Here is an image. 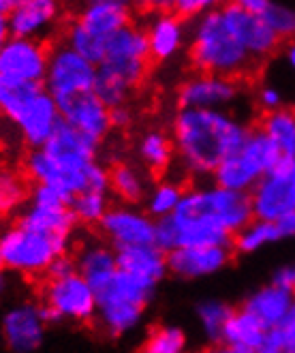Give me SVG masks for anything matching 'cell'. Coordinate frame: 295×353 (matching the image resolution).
<instances>
[{"label": "cell", "instance_id": "obj_1", "mask_svg": "<svg viewBox=\"0 0 295 353\" xmlns=\"http://www.w3.org/2000/svg\"><path fill=\"white\" fill-rule=\"evenodd\" d=\"M250 127L229 112L178 110L172 124L176 157L186 174L212 176L216 168L238 154L250 135Z\"/></svg>", "mask_w": 295, "mask_h": 353}, {"label": "cell", "instance_id": "obj_2", "mask_svg": "<svg viewBox=\"0 0 295 353\" xmlns=\"http://www.w3.org/2000/svg\"><path fill=\"white\" fill-rule=\"evenodd\" d=\"M188 54H191L193 67L205 75L238 79L252 65L250 54L225 22L221 5L207 9L193 22Z\"/></svg>", "mask_w": 295, "mask_h": 353}, {"label": "cell", "instance_id": "obj_3", "mask_svg": "<svg viewBox=\"0 0 295 353\" xmlns=\"http://www.w3.org/2000/svg\"><path fill=\"white\" fill-rule=\"evenodd\" d=\"M178 223L203 225L236 238L255 219L248 193L221 189L216 184L186 189L174 214Z\"/></svg>", "mask_w": 295, "mask_h": 353}, {"label": "cell", "instance_id": "obj_4", "mask_svg": "<svg viewBox=\"0 0 295 353\" xmlns=\"http://www.w3.org/2000/svg\"><path fill=\"white\" fill-rule=\"evenodd\" d=\"M156 285L126 274L122 270L96 292V323L112 339H120L137 330L143 308L152 300Z\"/></svg>", "mask_w": 295, "mask_h": 353}, {"label": "cell", "instance_id": "obj_5", "mask_svg": "<svg viewBox=\"0 0 295 353\" xmlns=\"http://www.w3.org/2000/svg\"><path fill=\"white\" fill-rule=\"evenodd\" d=\"M69 238L45 236L30 232L19 223L9 225L0 232V251H3L5 270H13L24 276L48 274L52 261L69 253Z\"/></svg>", "mask_w": 295, "mask_h": 353}, {"label": "cell", "instance_id": "obj_6", "mask_svg": "<svg viewBox=\"0 0 295 353\" xmlns=\"http://www.w3.org/2000/svg\"><path fill=\"white\" fill-rule=\"evenodd\" d=\"M94 81H96V65H92L90 60L79 56L65 43L54 46L50 50L48 75L43 81V88L58 105L79 94L94 92Z\"/></svg>", "mask_w": 295, "mask_h": 353}, {"label": "cell", "instance_id": "obj_7", "mask_svg": "<svg viewBox=\"0 0 295 353\" xmlns=\"http://www.w3.org/2000/svg\"><path fill=\"white\" fill-rule=\"evenodd\" d=\"M41 310L48 323L92 321L96 317V292L79 274L48 281L41 294Z\"/></svg>", "mask_w": 295, "mask_h": 353}, {"label": "cell", "instance_id": "obj_8", "mask_svg": "<svg viewBox=\"0 0 295 353\" xmlns=\"http://www.w3.org/2000/svg\"><path fill=\"white\" fill-rule=\"evenodd\" d=\"M252 214L259 221L276 223L295 210V163L281 161L267 176H263L250 193Z\"/></svg>", "mask_w": 295, "mask_h": 353}, {"label": "cell", "instance_id": "obj_9", "mask_svg": "<svg viewBox=\"0 0 295 353\" xmlns=\"http://www.w3.org/2000/svg\"><path fill=\"white\" fill-rule=\"evenodd\" d=\"M148 62L143 60H122V58H105L96 67L94 94L110 110L126 105L133 90L145 79Z\"/></svg>", "mask_w": 295, "mask_h": 353}, {"label": "cell", "instance_id": "obj_10", "mask_svg": "<svg viewBox=\"0 0 295 353\" xmlns=\"http://www.w3.org/2000/svg\"><path fill=\"white\" fill-rule=\"evenodd\" d=\"M240 92L238 79L197 73L178 88V105L180 110L227 112L240 99Z\"/></svg>", "mask_w": 295, "mask_h": 353}, {"label": "cell", "instance_id": "obj_11", "mask_svg": "<svg viewBox=\"0 0 295 353\" xmlns=\"http://www.w3.org/2000/svg\"><path fill=\"white\" fill-rule=\"evenodd\" d=\"M48 62L50 50L43 41L11 37L0 50V77L24 81V84H43Z\"/></svg>", "mask_w": 295, "mask_h": 353}, {"label": "cell", "instance_id": "obj_12", "mask_svg": "<svg viewBox=\"0 0 295 353\" xmlns=\"http://www.w3.org/2000/svg\"><path fill=\"white\" fill-rule=\"evenodd\" d=\"M101 232L114 251L154 244L156 221L137 205H116L101 221Z\"/></svg>", "mask_w": 295, "mask_h": 353}, {"label": "cell", "instance_id": "obj_13", "mask_svg": "<svg viewBox=\"0 0 295 353\" xmlns=\"http://www.w3.org/2000/svg\"><path fill=\"white\" fill-rule=\"evenodd\" d=\"M225 22L229 24L231 32L244 46L252 60H263L278 50L281 39L274 32L261 15L246 11L240 3L221 5Z\"/></svg>", "mask_w": 295, "mask_h": 353}, {"label": "cell", "instance_id": "obj_14", "mask_svg": "<svg viewBox=\"0 0 295 353\" xmlns=\"http://www.w3.org/2000/svg\"><path fill=\"white\" fill-rule=\"evenodd\" d=\"M3 339L13 353H32L45 339L48 321L41 304L19 302L3 315Z\"/></svg>", "mask_w": 295, "mask_h": 353}, {"label": "cell", "instance_id": "obj_15", "mask_svg": "<svg viewBox=\"0 0 295 353\" xmlns=\"http://www.w3.org/2000/svg\"><path fill=\"white\" fill-rule=\"evenodd\" d=\"M62 15V7L56 0H15L11 13L7 15L9 32L15 39L43 41Z\"/></svg>", "mask_w": 295, "mask_h": 353}, {"label": "cell", "instance_id": "obj_16", "mask_svg": "<svg viewBox=\"0 0 295 353\" xmlns=\"http://www.w3.org/2000/svg\"><path fill=\"white\" fill-rule=\"evenodd\" d=\"M231 246H193V248H176L167 255L170 272L186 279H207L214 276L229 265Z\"/></svg>", "mask_w": 295, "mask_h": 353}, {"label": "cell", "instance_id": "obj_17", "mask_svg": "<svg viewBox=\"0 0 295 353\" xmlns=\"http://www.w3.org/2000/svg\"><path fill=\"white\" fill-rule=\"evenodd\" d=\"M131 17L133 9L124 0H92V3L83 5L73 19L88 34L108 46L118 30L133 24Z\"/></svg>", "mask_w": 295, "mask_h": 353}, {"label": "cell", "instance_id": "obj_18", "mask_svg": "<svg viewBox=\"0 0 295 353\" xmlns=\"http://www.w3.org/2000/svg\"><path fill=\"white\" fill-rule=\"evenodd\" d=\"M62 122L60 108L58 103L48 94V90H41L28 105L26 110L19 114V118L13 122L22 139L26 141V146L32 150L43 148L56 127Z\"/></svg>", "mask_w": 295, "mask_h": 353}, {"label": "cell", "instance_id": "obj_19", "mask_svg": "<svg viewBox=\"0 0 295 353\" xmlns=\"http://www.w3.org/2000/svg\"><path fill=\"white\" fill-rule=\"evenodd\" d=\"M150 46V58L165 62L180 54L186 41V26L174 11H170V3L165 5V11L154 9L148 13L145 24H141Z\"/></svg>", "mask_w": 295, "mask_h": 353}, {"label": "cell", "instance_id": "obj_20", "mask_svg": "<svg viewBox=\"0 0 295 353\" xmlns=\"http://www.w3.org/2000/svg\"><path fill=\"white\" fill-rule=\"evenodd\" d=\"M58 108H60L62 122H67L69 127L77 129L79 133L88 135L99 143L112 131L110 108L94 92L79 94Z\"/></svg>", "mask_w": 295, "mask_h": 353}, {"label": "cell", "instance_id": "obj_21", "mask_svg": "<svg viewBox=\"0 0 295 353\" xmlns=\"http://www.w3.org/2000/svg\"><path fill=\"white\" fill-rule=\"evenodd\" d=\"M77 263V274L86 281L94 292L103 285H108L110 279L118 272V259L116 251L101 240H88L79 246V251L75 255Z\"/></svg>", "mask_w": 295, "mask_h": 353}, {"label": "cell", "instance_id": "obj_22", "mask_svg": "<svg viewBox=\"0 0 295 353\" xmlns=\"http://www.w3.org/2000/svg\"><path fill=\"white\" fill-rule=\"evenodd\" d=\"M295 302V294L289 292L285 287H278V285H263L259 287L257 292H252L246 302H244V310L259 319L267 330H274L283 323V319L289 315V310Z\"/></svg>", "mask_w": 295, "mask_h": 353}, {"label": "cell", "instance_id": "obj_23", "mask_svg": "<svg viewBox=\"0 0 295 353\" xmlns=\"http://www.w3.org/2000/svg\"><path fill=\"white\" fill-rule=\"evenodd\" d=\"M116 259H118V270H122V272L156 283V285L161 279H165L167 272H170L167 253H163L154 244L120 248V251H116Z\"/></svg>", "mask_w": 295, "mask_h": 353}, {"label": "cell", "instance_id": "obj_24", "mask_svg": "<svg viewBox=\"0 0 295 353\" xmlns=\"http://www.w3.org/2000/svg\"><path fill=\"white\" fill-rule=\"evenodd\" d=\"M22 227L37 234H45V236H62V238H71L77 219L73 216L71 208H45V205H34L28 203L17 221Z\"/></svg>", "mask_w": 295, "mask_h": 353}, {"label": "cell", "instance_id": "obj_25", "mask_svg": "<svg viewBox=\"0 0 295 353\" xmlns=\"http://www.w3.org/2000/svg\"><path fill=\"white\" fill-rule=\"evenodd\" d=\"M238 154H240V159L248 165L250 172L255 174L259 180L263 176H267L283 161V154H281L278 146L261 129L250 131V135H248V139L244 143V148Z\"/></svg>", "mask_w": 295, "mask_h": 353}, {"label": "cell", "instance_id": "obj_26", "mask_svg": "<svg viewBox=\"0 0 295 353\" xmlns=\"http://www.w3.org/2000/svg\"><path fill=\"white\" fill-rule=\"evenodd\" d=\"M110 191H114L126 205H135L150 193V180L137 165L118 163L110 172Z\"/></svg>", "mask_w": 295, "mask_h": 353}, {"label": "cell", "instance_id": "obj_27", "mask_svg": "<svg viewBox=\"0 0 295 353\" xmlns=\"http://www.w3.org/2000/svg\"><path fill=\"white\" fill-rule=\"evenodd\" d=\"M267 332L269 330L259 319L252 317L248 310L240 308V310H234V315H231V319H229V323L225 327L223 345L257 351Z\"/></svg>", "mask_w": 295, "mask_h": 353}, {"label": "cell", "instance_id": "obj_28", "mask_svg": "<svg viewBox=\"0 0 295 353\" xmlns=\"http://www.w3.org/2000/svg\"><path fill=\"white\" fill-rule=\"evenodd\" d=\"M259 129L276 143L285 161L295 163V110L283 108L265 114Z\"/></svg>", "mask_w": 295, "mask_h": 353}, {"label": "cell", "instance_id": "obj_29", "mask_svg": "<svg viewBox=\"0 0 295 353\" xmlns=\"http://www.w3.org/2000/svg\"><path fill=\"white\" fill-rule=\"evenodd\" d=\"M105 58H122V60H150V46L141 24H129L118 30L108 43Z\"/></svg>", "mask_w": 295, "mask_h": 353}, {"label": "cell", "instance_id": "obj_30", "mask_svg": "<svg viewBox=\"0 0 295 353\" xmlns=\"http://www.w3.org/2000/svg\"><path fill=\"white\" fill-rule=\"evenodd\" d=\"M234 315V308L218 298H207L197 304V321L210 345H223L225 327Z\"/></svg>", "mask_w": 295, "mask_h": 353}, {"label": "cell", "instance_id": "obj_31", "mask_svg": "<svg viewBox=\"0 0 295 353\" xmlns=\"http://www.w3.org/2000/svg\"><path fill=\"white\" fill-rule=\"evenodd\" d=\"M137 152L141 163L152 172H165L176 157L172 135H167L159 129H152L141 135Z\"/></svg>", "mask_w": 295, "mask_h": 353}, {"label": "cell", "instance_id": "obj_32", "mask_svg": "<svg viewBox=\"0 0 295 353\" xmlns=\"http://www.w3.org/2000/svg\"><path fill=\"white\" fill-rule=\"evenodd\" d=\"M41 90L43 84H24V81L0 77V116L15 122Z\"/></svg>", "mask_w": 295, "mask_h": 353}, {"label": "cell", "instance_id": "obj_33", "mask_svg": "<svg viewBox=\"0 0 295 353\" xmlns=\"http://www.w3.org/2000/svg\"><path fill=\"white\" fill-rule=\"evenodd\" d=\"M184 191L186 189H182L178 182H172V180L159 182L156 186H152L150 193L145 197V212L154 221L174 216L184 197Z\"/></svg>", "mask_w": 295, "mask_h": 353}, {"label": "cell", "instance_id": "obj_34", "mask_svg": "<svg viewBox=\"0 0 295 353\" xmlns=\"http://www.w3.org/2000/svg\"><path fill=\"white\" fill-rule=\"evenodd\" d=\"M28 197L30 191L22 174H17L7 165H0V216H9L22 210Z\"/></svg>", "mask_w": 295, "mask_h": 353}, {"label": "cell", "instance_id": "obj_35", "mask_svg": "<svg viewBox=\"0 0 295 353\" xmlns=\"http://www.w3.org/2000/svg\"><path fill=\"white\" fill-rule=\"evenodd\" d=\"M281 240L278 227L276 223H267V221H259L252 219L244 230L234 238V248L240 253H257L263 246L274 244Z\"/></svg>", "mask_w": 295, "mask_h": 353}, {"label": "cell", "instance_id": "obj_36", "mask_svg": "<svg viewBox=\"0 0 295 353\" xmlns=\"http://www.w3.org/2000/svg\"><path fill=\"white\" fill-rule=\"evenodd\" d=\"M188 339L178 325H159L145 339L141 353H186Z\"/></svg>", "mask_w": 295, "mask_h": 353}, {"label": "cell", "instance_id": "obj_37", "mask_svg": "<svg viewBox=\"0 0 295 353\" xmlns=\"http://www.w3.org/2000/svg\"><path fill=\"white\" fill-rule=\"evenodd\" d=\"M71 212L77 219V223L86 225H101L105 214L110 212V197L108 193H96V191H86L71 201Z\"/></svg>", "mask_w": 295, "mask_h": 353}, {"label": "cell", "instance_id": "obj_38", "mask_svg": "<svg viewBox=\"0 0 295 353\" xmlns=\"http://www.w3.org/2000/svg\"><path fill=\"white\" fill-rule=\"evenodd\" d=\"M267 26L278 34V39H295V5L293 3H274V0H265L263 11L259 13Z\"/></svg>", "mask_w": 295, "mask_h": 353}, {"label": "cell", "instance_id": "obj_39", "mask_svg": "<svg viewBox=\"0 0 295 353\" xmlns=\"http://www.w3.org/2000/svg\"><path fill=\"white\" fill-rule=\"evenodd\" d=\"M73 197L67 195L65 191L56 189V186H48V184H34L30 189V203L34 205H45V208H71Z\"/></svg>", "mask_w": 295, "mask_h": 353}, {"label": "cell", "instance_id": "obj_40", "mask_svg": "<svg viewBox=\"0 0 295 353\" xmlns=\"http://www.w3.org/2000/svg\"><path fill=\"white\" fill-rule=\"evenodd\" d=\"M257 103H259V108L265 114H272V112H278V110L285 108V94H283V90L278 86L263 84L257 90Z\"/></svg>", "mask_w": 295, "mask_h": 353}, {"label": "cell", "instance_id": "obj_41", "mask_svg": "<svg viewBox=\"0 0 295 353\" xmlns=\"http://www.w3.org/2000/svg\"><path fill=\"white\" fill-rule=\"evenodd\" d=\"M212 7L214 5L207 3V0H176V3H170V11H174L180 19H197Z\"/></svg>", "mask_w": 295, "mask_h": 353}, {"label": "cell", "instance_id": "obj_42", "mask_svg": "<svg viewBox=\"0 0 295 353\" xmlns=\"http://www.w3.org/2000/svg\"><path fill=\"white\" fill-rule=\"evenodd\" d=\"M77 274V263H75V257L65 253L60 255L52 261L50 270H48V281H60V279H69Z\"/></svg>", "mask_w": 295, "mask_h": 353}, {"label": "cell", "instance_id": "obj_43", "mask_svg": "<svg viewBox=\"0 0 295 353\" xmlns=\"http://www.w3.org/2000/svg\"><path fill=\"white\" fill-rule=\"evenodd\" d=\"M276 336L281 339L285 351H295V302L289 310V315L283 319V323L278 327H274Z\"/></svg>", "mask_w": 295, "mask_h": 353}, {"label": "cell", "instance_id": "obj_44", "mask_svg": "<svg viewBox=\"0 0 295 353\" xmlns=\"http://www.w3.org/2000/svg\"><path fill=\"white\" fill-rule=\"evenodd\" d=\"M272 283L278 285V287H285V289H289V292L295 294V263L278 268L276 272H274V276H272Z\"/></svg>", "mask_w": 295, "mask_h": 353}, {"label": "cell", "instance_id": "obj_45", "mask_svg": "<svg viewBox=\"0 0 295 353\" xmlns=\"http://www.w3.org/2000/svg\"><path fill=\"white\" fill-rule=\"evenodd\" d=\"M110 122H112V129H126V127H131V122H133V112L122 105V108H114L110 110Z\"/></svg>", "mask_w": 295, "mask_h": 353}, {"label": "cell", "instance_id": "obj_46", "mask_svg": "<svg viewBox=\"0 0 295 353\" xmlns=\"http://www.w3.org/2000/svg\"><path fill=\"white\" fill-rule=\"evenodd\" d=\"M255 353H285V347H283L281 339L276 336V332L269 330L267 334H265V339H263V343L259 345V349Z\"/></svg>", "mask_w": 295, "mask_h": 353}, {"label": "cell", "instance_id": "obj_47", "mask_svg": "<svg viewBox=\"0 0 295 353\" xmlns=\"http://www.w3.org/2000/svg\"><path fill=\"white\" fill-rule=\"evenodd\" d=\"M276 227H278V234H281V240H287V238H295V210L285 214L283 219L276 221Z\"/></svg>", "mask_w": 295, "mask_h": 353}, {"label": "cell", "instance_id": "obj_48", "mask_svg": "<svg viewBox=\"0 0 295 353\" xmlns=\"http://www.w3.org/2000/svg\"><path fill=\"white\" fill-rule=\"evenodd\" d=\"M285 62L291 71H295V39L289 41V46L285 48Z\"/></svg>", "mask_w": 295, "mask_h": 353}, {"label": "cell", "instance_id": "obj_49", "mask_svg": "<svg viewBox=\"0 0 295 353\" xmlns=\"http://www.w3.org/2000/svg\"><path fill=\"white\" fill-rule=\"evenodd\" d=\"M9 39H11V32H9L7 17H5V15H0V50H3V46L7 43Z\"/></svg>", "mask_w": 295, "mask_h": 353}, {"label": "cell", "instance_id": "obj_50", "mask_svg": "<svg viewBox=\"0 0 295 353\" xmlns=\"http://www.w3.org/2000/svg\"><path fill=\"white\" fill-rule=\"evenodd\" d=\"M13 5H15V0H0V15H9L11 13V9H13Z\"/></svg>", "mask_w": 295, "mask_h": 353}, {"label": "cell", "instance_id": "obj_51", "mask_svg": "<svg viewBox=\"0 0 295 353\" xmlns=\"http://www.w3.org/2000/svg\"><path fill=\"white\" fill-rule=\"evenodd\" d=\"M3 270H5V261H3V251H0V279H3Z\"/></svg>", "mask_w": 295, "mask_h": 353}, {"label": "cell", "instance_id": "obj_52", "mask_svg": "<svg viewBox=\"0 0 295 353\" xmlns=\"http://www.w3.org/2000/svg\"><path fill=\"white\" fill-rule=\"evenodd\" d=\"M3 285H5V279H0V292H3Z\"/></svg>", "mask_w": 295, "mask_h": 353}, {"label": "cell", "instance_id": "obj_53", "mask_svg": "<svg viewBox=\"0 0 295 353\" xmlns=\"http://www.w3.org/2000/svg\"><path fill=\"white\" fill-rule=\"evenodd\" d=\"M285 353H295V351H285Z\"/></svg>", "mask_w": 295, "mask_h": 353}]
</instances>
